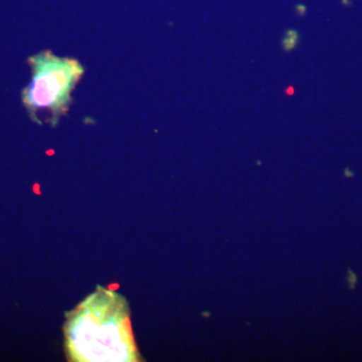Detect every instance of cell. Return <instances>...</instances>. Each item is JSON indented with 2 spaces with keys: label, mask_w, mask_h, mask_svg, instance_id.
Listing matches in <instances>:
<instances>
[{
  "label": "cell",
  "mask_w": 362,
  "mask_h": 362,
  "mask_svg": "<svg viewBox=\"0 0 362 362\" xmlns=\"http://www.w3.org/2000/svg\"><path fill=\"white\" fill-rule=\"evenodd\" d=\"M71 358L77 361H135L129 316L122 298L95 293L71 313L66 329Z\"/></svg>",
  "instance_id": "cell-1"
},
{
  "label": "cell",
  "mask_w": 362,
  "mask_h": 362,
  "mask_svg": "<svg viewBox=\"0 0 362 362\" xmlns=\"http://www.w3.org/2000/svg\"><path fill=\"white\" fill-rule=\"evenodd\" d=\"M32 81L23 90V103L28 115L37 121L40 114L47 115V122L56 126L69 112L71 94L85 73L76 59L63 58L44 51L28 59Z\"/></svg>",
  "instance_id": "cell-2"
},
{
  "label": "cell",
  "mask_w": 362,
  "mask_h": 362,
  "mask_svg": "<svg viewBox=\"0 0 362 362\" xmlns=\"http://www.w3.org/2000/svg\"><path fill=\"white\" fill-rule=\"evenodd\" d=\"M300 42V35L297 30H288L282 40V49L285 52L294 51Z\"/></svg>",
  "instance_id": "cell-3"
}]
</instances>
